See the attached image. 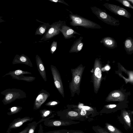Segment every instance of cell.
Returning <instances> with one entry per match:
<instances>
[{"label":"cell","mask_w":133,"mask_h":133,"mask_svg":"<svg viewBox=\"0 0 133 133\" xmlns=\"http://www.w3.org/2000/svg\"><path fill=\"white\" fill-rule=\"evenodd\" d=\"M84 67L80 65L75 69H71V81L69 84V88L71 96L73 97L75 93L79 94L80 92V85Z\"/></svg>","instance_id":"1"},{"label":"cell","mask_w":133,"mask_h":133,"mask_svg":"<svg viewBox=\"0 0 133 133\" xmlns=\"http://www.w3.org/2000/svg\"><path fill=\"white\" fill-rule=\"evenodd\" d=\"M69 16L71 21L70 24L72 26H80L87 29H100L102 28L96 23L77 14L71 13L69 15Z\"/></svg>","instance_id":"2"},{"label":"cell","mask_w":133,"mask_h":133,"mask_svg":"<svg viewBox=\"0 0 133 133\" xmlns=\"http://www.w3.org/2000/svg\"><path fill=\"white\" fill-rule=\"evenodd\" d=\"M90 8L92 12L99 19L109 25L118 26L120 24L119 20L109 15L105 10L96 6H91Z\"/></svg>","instance_id":"3"},{"label":"cell","mask_w":133,"mask_h":133,"mask_svg":"<svg viewBox=\"0 0 133 133\" xmlns=\"http://www.w3.org/2000/svg\"><path fill=\"white\" fill-rule=\"evenodd\" d=\"M68 108L56 112L57 116L60 119L73 121H83L84 117L81 116L78 112L68 105Z\"/></svg>","instance_id":"4"},{"label":"cell","mask_w":133,"mask_h":133,"mask_svg":"<svg viewBox=\"0 0 133 133\" xmlns=\"http://www.w3.org/2000/svg\"><path fill=\"white\" fill-rule=\"evenodd\" d=\"M65 22V21H59L50 25L49 28L41 39V41H45L58 35L61 32L62 26Z\"/></svg>","instance_id":"5"},{"label":"cell","mask_w":133,"mask_h":133,"mask_svg":"<svg viewBox=\"0 0 133 133\" xmlns=\"http://www.w3.org/2000/svg\"><path fill=\"white\" fill-rule=\"evenodd\" d=\"M101 64L100 59L96 58L94 64L93 83L94 90L97 92L100 87L102 79Z\"/></svg>","instance_id":"6"},{"label":"cell","mask_w":133,"mask_h":133,"mask_svg":"<svg viewBox=\"0 0 133 133\" xmlns=\"http://www.w3.org/2000/svg\"><path fill=\"white\" fill-rule=\"evenodd\" d=\"M50 69L55 85L59 92L64 98L63 85L59 72L55 66L51 64L50 65Z\"/></svg>","instance_id":"7"},{"label":"cell","mask_w":133,"mask_h":133,"mask_svg":"<svg viewBox=\"0 0 133 133\" xmlns=\"http://www.w3.org/2000/svg\"><path fill=\"white\" fill-rule=\"evenodd\" d=\"M103 5L109 11L116 15L128 19L131 17V14L127 10L119 6L108 3H105Z\"/></svg>","instance_id":"8"},{"label":"cell","mask_w":133,"mask_h":133,"mask_svg":"<svg viewBox=\"0 0 133 133\" xmlns=\"http://www.w3.org/2000/svg\"><path fill=\"white\" fill-rule=\"evenodd\" d=\"M80 123L79 122L63 119H49L44 121V125L48 127L69 126Z\"/></svg>","instance_id":"9"},{"label":"cell","mask_w":133,"mask_h":133,"mask_svg":"<svg viewBox=\"0 0 133 133\" xmlns=\"http://www.w3.org/2000/svg\"><path fill=\"white\" fill-rule=\"evenodd\" d=\"M50 96V94L49 92L46 90L42 89L39 91L35 100L34 110H36L39 109Z\"/></svg>","instance_id":"10"},{"label":"cell","mask_w":133,"mask_h":133,"mask_svg":"<svg viewBox=\"0 0 133 133\" xmlns=\"http://www.w3.org/2000/svg\"><path fill=\"white\" fill-rule=\"evenodd\" d=\"M34 119L33 118L28 116H26L22 118L19 117L16 118L10 124L6 132L10 133L12 129L19 128L24 123L32 121Z\"/></svg>","instance_id":"11"},{"label":"cell","mask_w":133,"mask_h":133,"mask_svg":"<svg viewBox=\"0 0 133 133\" xmlns=\"http://www.w3.org/2000/svg\"><path fill=\"white\" fill-rule=\"evenodd\" d=\"M125 97L124 94L121 91L115 90L109 94L106 98V101H122L124 100Z\"/></svg>","instance_id":"12"},{"label":"cell","mask_w":133,"mask_h":133,"mask_svg":"<svg viewBox=\"0 0 133 133\" xmlns=\"http://www.w3.org/2000/svg\"><path fill=\"white\" fill-rule=\"evenodd\" d=\"M61 32L63 34L64 37L65 39H69L71 38L76 37L75 34L81 35L71 27L67 26L65 22L62 26Z\"/></svg>","instance_id":"13"},{"label":"cell","mask_w":133,"mask_h":133,"mask_svg":"<svg viewBox=\"0 0 133 133\" xmlns=\"http://www.w3.org/2000/svg\"><path fill=\"white\" fill-rule=\"evenodd\" d=\"M36 61L38 70L40 75L44 81H47V78L45 68L41 58L37 55L36 56Z\"/></svg>","instance_id":"14"},{"label":"cell","mask_w":133,"mask_h":133,"mask_svg":"<svg viewBox=\"0 0 133 133\" xmlns=\"http://www.w3.org/2000/svg\"><path fill=\"white\" fill-rule=\"evenodd\" d=\"M100 42L105 46L109 49H113L117 47L116 41L111 37H105L101 39Z\"/></svg>","instance_id":"15"},{"label":"cell","mask_w":133,"mask_h":133,"mask_svg":"<svg viewBox=\"0 0 133 133\" xmlns=\"http://www.w3.org/2000/svg\"><path fill=\"white\" fill-rule=\"evenodd\" d=\"M83 39V37L81 36L74 42L69 51L70 53H77L82 49L84 44L82 42Z\"/></svg>","instance_id":"16"},{"label":"cell","mask_w":133,"mask_h":133,"mask_svg":"<svg viewBox=\"0 0 133 133\" xmlns=\"http://www.w3.org/2000/svg\"><path fill=\"white\" fill-rule=\"evenodd\" d=\"M121 117L123 119V124L127 128L131 129L132 127L131 121V115L125 110L122 112Z\"/></svg>","instance_id":"17"},{"label":"cell","mask_w":133,"mask_h":133,"mask_svg":"<svg viewBox=\"0 0 133 133\" xmlns=\"http://www.w3.org/2000/svg\"><path fill=\"white\" fill-rule=\"evenodd\" d=\"M124 48L127 53L131 54L133 52V39L131 37L127 38L123 43Z\"/></svg>","instance_id":"18"},{"label":"cell","mask_w":133,"mask_h":133,"mask_svg":"<svg viewBox=\"0 0 133 133\" xmlns=\"http://www.w3.org/2000/svg\"><path fill=\"white\" fill-rule=\"evenodd\" d=\"M43 24L41 25L36 29L35 35H42L49 28L50 24L48 23L42 22Z\"/></svg>","instance_id":"19"},{"label":"cell","mask_w":133,"mask_h":133,"mask_svg":"<svg viewBox=\"0 0 133 133\" xmlns=\"http://www.w3.org/2000/svg\"><path fill=\"white\" fill-rule=\"evenodd\" d=\"M15 58L19 59L22 63L27 65L31 67H33V65L30 59L28 57L23 54L21 56L16 55Z\"/></svg>","instance_id":"20"},{"label":"cell","mask_w":133,"mask_h":133,"mask_svg":"<svg viewBox=\"0 0 133 133\" xmlns=\"http://www.w3.org/2000/svg\"><path fill=\"white\" fill-rule=\"evenodd\" d=\"M46 133H84L83 131L79 130H68L65 129L50 131L46 132Z\"/></svg>","instance_id":"21"},{"label":"cell","mask_w":133,"mask_h":133,"mask_svg":"<svg viewBox=\"0 0 133 133\" xmlns=\"http://www.w3.org/2000/svg\"><path fill=\"white\" fill-rule=\"evenodd\" d=\"M105 127L110 133H123L118 129L108 123L105 124Z\"/></svg>","instance_id":"22"},{"label":"cell","mask_w":133,"mask_h":133,"mask_svg":"<svg viewBox=\"0 0 133 133\" xmlns=\"http://www.w3.org/2000/svg\"><path fill=\"white\" fill-rule=\"evenodd\" d=\"M53 112L51 110L46 109H41L39 111L42 118H45L51 116L53 114Z\"/></svg>","instance_id":"23"},{"label":"cell","mask_w":133,"mask_h":133,"mask_svg":"<svg viewBox=\"0 0 133 133\" xmlns=\"http://www.w3.org/2000/svg\"><path fill=\"white\" fill-rule=\"evenodd\" d=\"M22 108L20 107H14L9 108L8 110L10 111L7 112L8 115H11L20 112Z\"/></svg>","instance_id":"24"},{"label":"cell","mask_w":133,"mask_h":133,"mask_svg":"<svg viewBox=\"0 0 133 133\" xmlns=\"http://www.w3.org/2000/svg\"><path fill=\"white\" fill-rule=\"evenodd\" d=\"M92 129L96 133H109L105 129L98 125L93 126Z\"/></svg>","instance_id":"25"},{"label":"cell","mask_w":133,"mask_h":133,"mask_svg":"<svg viewBox=\"0 0 133 133\" xmlns=\"http://www.w3.org/2000/svg\"><path fill=\"white\" fill-rule=\"evenodd\" d=\"M29 123L30 127L27 133H34L38 125L37 122L34 121Z\"/></svg>","instance_id":"26"},{"label":"cell","mask_w":133,"mask_h":133,"mask_svg":"<svg viewBox=\"0 0 133 133\" xmlns=\"http://www.w3.org/2000/svg\"><path fill=\"white\" fill-rule=\"evenodd\" d=\"M122 4L125 6L129 8L133 9V6L127 0H115Z\"/></svg>","instance_id":"27"},{"label":"cell","mask_w":133,"mask_h":133,"mask_svg":"<svg viewBox=\"0 0 133 133\" xmlns=\"http://www.w3.org/2000/svg\"><path fill=\"white\" fill-rule=\"evenodd\" d=\"M60 102L57 100L50 101L45 104V105L50 107H54L58 104Z\"/></svg>","instance_id":"28"},{"label":"cell","mask_w":133,"mask_h":133,"mask_svg":"<svg viewBox=\"0 0 133 133\" xmlns=\"http://www.w3.org/2000/svg\"><path fill=\"white\" fill-rule=\"evenodd\" d=\"M57 46V42L54 41L52 43L50 47V51L52 54H53L55 51Z\"/></svg>","instance_id":"29"},{"label":"cell","mask_w":133,"mask_h":133,"mask_svg":"<svg viewBox=\"0 0 133 133\" xmlns=\"http://www.w3.org/2000/svg\"><path fill=\"white\" fill-rule=\"evenodd\" d=\"M55 115L54 114H52V115L50 116L45 118H42L38 122H37V124L39 123H41L43 121H45L50 119V118H53L54 117Z\"/></svg>","instance_id":"30"},{"label":"cell","mask_w":133,"mask_h":133,"mask_svg":"<svg viewBox=\"0 0 133 133\" xmlns=\"http://www.w3.org/2000/svg\"><path fill=\"white\" fill-rule=\"evenodd\" d=\"M30 127L29 123L27 124V126L25 127L23 130L18 133H27Z\"/></svg>","instance_id":"31"},{"label":"cell","mask_w":133,"mask_h":133,"mask_svg":"<svg viewBox=\"0 0 133 133\" xmlns=\"http://www.w3.org/2000/svg\"><path fill=\"white\" fill-rule=\"evenodd\" d=\"M51 2H58L67 5L69 6V5L65 2L63 0H48Z\"/></svg>","instance_id":"32"},{"label":"cell","mask_w":133,"mask_h":133,"mask_svg":"<svg viewBox=\"0 0 133 133\" xmlns=\"http://www.w3.org/2000/svg\"><path fill=\"white\" fill-rule=\"evenodd\" d=\"M38 133H44L43 132L42 126L41 124L39 125V128L38 130Z\"/></svg>","instance_id":"33"},{"label":"cell","mask_w":133,"mask_h":133,"mask_svg":"<svg viewBox=\"0 0 133 133\" xmlns=\"http://www.w3.org/2000/svg\"><path fill=\"white\" fill-rule=\"evenodd\" d=\"M105 70H108L110 69V67L109 65H106L105 67Z\"/></svg>","instance_id":"34"},{"label":"cell","mask_w":133,"mask_h":133,"mask_svg":"<svg viewBox=\"0 0 133 133\" xmlns=\"http://www.w3.org/2000/svg\"><path fill=\"white\" fill-rule=\"evenodd\" d=\"M2 17L0 16V23L2 22H5V21L2 19Z\"/></svg>","instance_id":"35"},{"label":"cell","mask_w":133,"mask_h":133,"mask_svg":"<svg viewBox=\"0 0 133 133\" xmlns=\"http://www.w3.org/2000/svg\"><path fill=\"white\" fill-rule=\"evenodd\" d=\"M129 2H130L132 4H133V0H127Z\"/></svg>","instance_id":"36"},{"label":"cell","mask_w":133,"mask_h":133,"mask_svg":"<svg viewBox=\"0 0 133 133\" xmlns=\"http://www.w3.org/2000/svg\"><path fill=\"white\" fill-rule=\"evenodd\" d=\"M2 42H1V41H0V44L1 43H2Z\"/></svg>","instance_id":"37"}]
</instances>
